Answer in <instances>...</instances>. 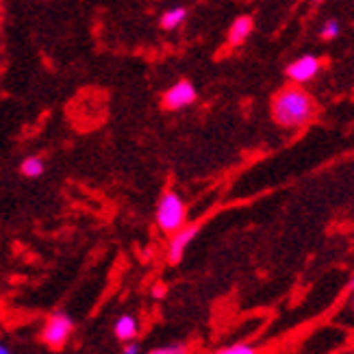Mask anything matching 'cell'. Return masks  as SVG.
<instances>
[{"label": "cell", "mask_w": 354, "mask_h": 354, "mask_svg": "<svg viewBox=\"0 0 354 354\" xmlns=\"http://www.w3.org/2000/svg\"><path fill=\"white\" fill-rule=\"evenodd\" d=\"M72 330L74 322L68 313H53L41 328V342L53 350H61L68 344Z\"/></svg>", "instance_id": "3"}, {"label": "cell", "mask_w": 354, "mask_h": 354, "mask_svg": "<svg viewBox=\"0 0 354 354\" xmlns=\"http://www.w3.org/2000/svg\"><path fill=\"white\" fill-rule=\"evenodd\" d=\"M352 309H354V298H352Z\"/></svg>", "instance_id": "19"}, {"label": "cell", "mask_w": 354, "mask_h": 354, "mask_svg": "<svg viewBox=\"0 0 354 354\" xmlns=\"http://www.w3.org/2000/svg\"><path fill=\"white\" fill-rule=\"evenodd\" d=\"M317 106L309 91L300 85H287L272 98V118L283 129H300L306 127L315 118Z\"/></svg>", "instance_id": "1"}, {"label": "cell", "mask_w": 354, "mask_h": 354, "mask_svg": "<svg viewBox=\"0 0 354 354\" xmlns=\"http://www.w3.org/2000/svg\"><path fill=\"white\" fill-rule=\"evenodd\" d=\"M155 220H157L159 230L165 235H174L176 230H180L187 224V207H185V200L174 189L165 192L159 198Z\"/></svg>", "instance_id": "2"}, {"label": "cell", "mask_w": 354, "mask_h": 354, "mask_svg": "<svg viewBox=\"0 0 354 354\" xmlns=\"http://www.w3.org/2000/svg\"><path fill=\"white\" fill-rule=\"evenodd\" d=\"M313 3H322V0H313Z\"/></svg>", "instance_id": "18"}, {"label": "cell", "mask_w": 354, "mask_h": 354, "mask_svg": "<svg viewBox=\"0 0 354 354\" xmlns=\"http://www.w3.org/2000/svg\"><path fill=\"white\" fill-rule=\"evenodd\" d=\"M113 333L120 342H133L140 335V324L133 315H120L113 324Z\"/></svg>", "instance_id": "8"}, {"label": "cell", "mask_w": 354, "mask_h": 354, "mask_svg": "<svg viewBox=\"0 0 354 354\" xmlns=\"http://www.w3.org/2000/svg\"><path fill=\"white\" fill-rule=\"evenodd\" d=\"M319 70H322L319 59L313 55H304V57L296 59L294 64L287 66V76L294 81V85H302V83L313 81Z\"/></svg>", "instance_id": "6"}, {"label": "cell", "mask_w": 354, "mask_h": 354, "mask_svg": "<svg viewBox=\"0 0 354 354\" xmlns=\"http://www.w3.org/2000/svg\"><path fill=\"white\" fill-rule=\"evenodd\" d=\"M213 354H259V350L252 348V346H245V344H235V346L220 348L218 352H213Z\"/></svg>", "instance_id": "11"}, {"label": "cell", "mask_w": 354, "mask_h": 354, "mask_svg": "<svg viewBox=\"0 0 354 354\" xmlns=\"http://www.w3.org/2000/svg\"><path fill=\"white\" fill-rule=\"evenodd\" d=\"M198 98L196 94V87L192 81H176L170 89L163 94V109L167 111H180L185 109V106H189L194 104Z\"/></svg>", "instance_id": "4"}, {"label": "cell", "mask_w": 354, "mask_h": 354, "mask_svg": "<svg viewBox=\"0 0 354 354\" xmlns=\"http://www.w3.org/2000/svg\"><path fill=\"white\" fill-rule=\"evenodd\" d=\"M0 354H11V350L5 344H0Z\"/></svg>", "instance_id": "16"}, {"label": "cell", "mask_w": 354, "mask_h": 354, "mask_svg": "<svg viewBox=\"0 0 354 354\" xmlns=\"http://www.w3.org/2000/svg\"><path fill=\"white\" fill-rule=\"evenodd\" d=\"M252 28H254V20L250 18V15H239V18H235V22L228 28V44L241 46L245 39L250 37Z\"/></svg>", "instance_id": "7"}, {"label": "cell", "mask_w": 354, "mask_h": 354, "mask_svg": "<svg viewBox=\"0 0 354 354\" xmlns=\"http://www.w3.org/2000/svg\"><path fill=\"white\" fill-rule=\"evenodd\" d=\"M339 35V22L337 20H328L324 26H322V37L324 39H333Z\"/></svg>", "instance_id": "13"}, {"label": "cell", "mask_w": 354, "mask_h": 354, "mask_svg": "<svg viewBox=\"0 0 354 354\" xmlns=\"http://www.w3.org/2000/svg\"><path fill=\"white\" fill-rule=\"evenodd\" d=\"M122 354H140V346L135 342H127V346L122 348Z\"/></svg>", "instance_id": "14"}, {"label": "cell", "mask_w": 354, "mask_h": 354, "mask_svg": "<svg viewBox=\"0 0 354 354\" xmlns=\"http://www.w3.org/2000/svg\"><path fill=\"white\" fill-rule=\"evenodd\" d=\"M198 233H200V224H185L174 235H170V243H167V261H170V263H178L185 250H187V245L196 239Z\"/></svg>", "instance_id": "5"}, {"label": "cell", "mask_w": 354, "mask_h": 354, "mask_svg": "<svg viewBox=\"0 0 354 354\" xmlns=\"http://www.w3.org/2000/svg\"><path fill=\"white\" fill-rule=\"evenodd\" d=\"M46 170V161L37 155H30L20 163V174L26 178H39Z\"/></svg>", "instance_id": "10"}, {"label": "cell", "mask_w": 354, "mask_h": 354, "mask_svg": "<svg viewBox=\"0 0 354 354\" xmlns=\"http://www.w3.org/2000/svg\"><path fill=\"white\" fill-rule=\"evenodd\" d=\"M0 15H3V5H0Z\"/></svg>", "instance_id": "17"}, {"label": "cell", "mask_w": 354, "mask_h": 354, "mask_svg": "<svg viewBox=\"0 0 354 354\" xmlns=\"http://www.w3.org/2000/svg\"><path fill=\"white\" fill-rule=\"evenodd\" d=\"M165 285H157L155 289H152V296H155V298H163L165 296Z\"/></svg>", "instance_id": "15"}, {"label": "cell", "mask_w": 354, "mask_h": 354, "mask_svg": "<svg viewBox=\"0 0 354 354\" xmlns=\"http://www.w3.org/2000/svg\"><path fill=\"white\" fill-rule=\"evenodd\" d=\"M146 354H189V348L185 344H174V346H163V348H155Z\"/></svg>", "instance_id": "12"}, {"label": "cell", "mask_w": 354, "mask_h": 354, "mask_svg": "<svg viewBox=\"0 0 354 354\" xmlns=\"http://www.w3.org/2000/svg\"><path fill=\"white\" fill-rule=\"evenodd\" d=\"M185 20H187V9L180 7V5H176V7H172V9H167V11L161 13L159 26H161L163 30H174V28H178Z\"/></svg>", "instance_id": "9"}]
</instances>
